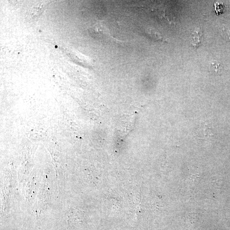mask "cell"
<instances>
[{"instance_id": "obj_2", "label": "cell", "mask_w": 230, "mask_h": 230, "mask_svg": "<svg viewBox=\"0 0 230 230\" xmlns=\"http://www.w3.org/2000/svg\"><path fill=\"white\" fill-rule=\"evenodd\" d=\"M203 40V36L202 33L198 30L194 31L191 36V39L190 40L191 45L194 47H197L200 45Z\"/></svg>"}, {"instance_id": "obj_1", "label": "cell", "mask_w": 230, "mask_h": 230, "mask_svg": "<svg viewBox=\"0 0 230 230\" xmlns=\"http://www.w3.org/2000/svg\"><path fill=\"white\" fill-rule=\"evenodd\" d=\"M223 70V65L217 61H212L209 64V72L212 74L217 75L221 74Z\"/></svg>"}, {"instance_id": "obj_3", "label": "cell", "mask_w": 230, "mask_h": 230, "mask_svg": "<svg viewBox=\"0 0 230 230\" xmlns=\"http://www.w3.org/2000/svg\"><path fill=\"white\" fill-rule=\"evenodd\" d=\"M221 33L222 36L227 41L230 40V30L227 29H222Z\"/></svg>"}]
</instances>
